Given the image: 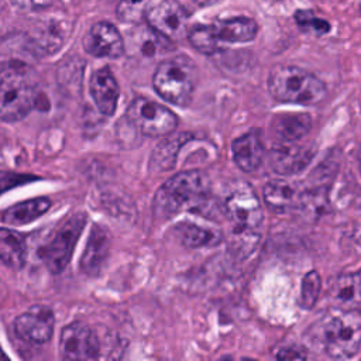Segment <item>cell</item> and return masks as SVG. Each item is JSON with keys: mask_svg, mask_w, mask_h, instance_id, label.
I'll return each instance as SVG.
<instances>
[{"mask_svg": "<svg viewBox=\"0 0 361 361\" xmlns=\"http://www.w3.org/2000/svg\"><path fill=\"white\" fill-rule=\"evenodd\" d=\"M209 192L210 179L204 172L197 169L178 172L157 190L152 204L154 214L168 219L179 212L203 206Z\"/></svg>", "mask_w": 361, "mask_h": 361, "instance_id": "1", "label": "cell"}, {"mask_svg": "<svg viewBox=\"0 0 361 361\" xmlns=\"http://www.w3.org/2000/svg\"><path fill=\"white\" fill-rule=\"evenodd\" d=\"M35 103L30 65L21 59L0 61V120L18 121Z\"/></svg>", "mask_w": 361, "mask_h": 361, "instance_id": "2", "label": "cell"}, {"mask_svg": "<svg viewBox=\"0 0 361 361\" xmlns=\"http://www.w3.org/2000/svg\"><path fill=\"white\" fill-rule=\"evenodd\" d=\"M268 90L283 103L313 106L326 94V85L312 72L295 65H275L268 76Z\"/></svg>", "mask_w": 361, "mask_h": 361, "instance_id": "3", "label": "cell"}, {"mask_svg": "<svg viewBox=\"0 0 361 361\" xmlns=\"http://www.w3.org/2000/svg\"><path fill=\"white\" fill-rule=\"evenodd\" d=\"M196 83V66L185 55L162 61L152 76L155 92L175 106H188Z\"/></svg>", "mask_w": 361, "mask_h": 361, "instance_id": "4", "label": "cell"}, {"mask_svg": "<svg viewBox=\"0 0 361 361\" xmlns=\"http://www.w3.org/2000/svg\"><path fill=\"white\" fill-rule=\"evenodd\" d=\"M322 343L326 354L336 360L354 357L361 344L360 309L341 310L323 327Z\"/></svg>", "mask_w": 361, "mask_h": 361, "instance_id": "5", "label": "cell"}, {"mask_svg": "<svg viewBox=\"0 0 361 361\" xmlns=\"http://www.w3.org/2000/svg\"><path fill=\"white\" fill-rule=\"evenodd\" d=\"M221 207L231 227L240 235L251 234L262 224L264 214L259 200L254 189L243 180L233 183L224 193Z\"/></svg>", "mask_w": 361, "mask_h": 361, "instance_id": "6", "label": "cell"}, {"mask_svg": "<svg viewBox=\"0 0 361 361\" xmlns=\"http://www.w3.org/2000/svg\"><path fill=\"white\" fill-rule=\"evenodd\" d=\"M127 120L144 135L162 137L171 134L178 118L166 106L147 97H135L127 109Z\"/></svg>", "mask_w": 361, "mask_h": 361, "instance_id": "7", "label": "cell"}, {"mask_svg": "<svg viewBox=\"0 0 361 361\" xmlns=\"http://www.w3.org/2000/svg\"><path fill=\"white\" fill-rule=\"evenodd\" d=\"M85 223L86 217L83 213L72 214L58 227L52 238L42 247L41 258L52 274L62 272L69 264Z\"/></svg>", "mask_w": 361, "mask_h": 361, "instance_id": "8", "label": "cell"}, {"mask_svg": "<svg viewBox=\"0 0 361 361\" xmlns=\"http://www.w3.org/2000/svg\"><path fill=\"white\" fill-rule=\"evenodd\" d=\"M144 18L152 31L168 41L186 37L189 28V14L178 0H148Z\"/></svg>", "mask_w": 361, "mask_h": 361, "instance_id": "9", "label": "cell"}, {"mask_svg": "<svg viewBox=\"0 0 361 361\" xmlns=\"http://www.w3.org/2000/svg\"><path fill=\"white\" fill-rule=\"evenodd\" d=\"M59 347L66 360H96L102 350L96 331L82 322H73L62 330Z\"/></svg>", "mask_w": 361, "mask_h": 361, "instance_id": "10", "label": "cell"}, {"mask_svg": "<svg viewBox=\"0 0 361 361\" xmlns=\"http://www.w3.org/2000/svg\"><path fill=\"white\" fill-rule=\"evenodd\" d=\"M54 326V313L47 306H34L14 320L17 336L30 344H44L49 341Z\"/></svg>", "mask_w": 361, "mask_h": 361, "instance_id": "11", "label": "cell"}, {"mask_svg": "<svg viewBox=\"0 0 361 361\" xmlns=\"http://www.w3.org/2000/svg\"><path fill=\"white\" fill-rule=\"evenodd\" d=\"M83 48L97 58H118L124 54V41L113 24L99 21L83 37Z\"/></svg>", "mask_w": 361, "mask_h": 361, "instance_id": "12", "label": "cell"}, {"mask_svg": "<svg viewBox=\"0 0 361 361\" xmlns=\"http://www.w3.org/2000/svg\"><path fill=\"white\" fill-rule=\"evenodd\" d=\"M111 245V234L104 226L93 224L85 251L80 258V268L89 276H96L103 269Z\"/></svg>", "mask_w": 361, "mask_h": 361, "instance_id": "13", "label": "cell"}, {"mask_svg": "<svg viewBox=\"0 0 361 361\" xmlns=\"http://www.w3.org/2000/svg\"><path fill=\"white\" fill-rule=\"evenodd\" d=\"M89 89L99 111L104 116H111L117 109L120 87L114 75L107 66L99 68L93 72Z\"/></svg>", "mask_w": 361, "mask_h": 361, "instance_id": "14", "label": "cell"}, {"mask_svg": "<svg viewBox=\"0 0 361 361\" xmlns=\"http://www.w3.org/2000/svg\"><path fill=\"white\" fill-rule=\"evenodd\" d=\"M312 157V151L296 142H279L269 151V165L276 173L293 175L305 169Z\"/></svg>", "mask_w": 361, "mask_h": 361, "instance_id": "15", "label": "cell"}, {"mask_svg": "<svg viewBox=\"0 0 361 361\" xmlns=\"http://www.w3.org/2000/svg\"><path fill=\"white\" fill-rule=\"evenodd\" d=\"M214 42L220 47V42L237 44L248 42L257 37L258 25L250 17H231L226 20H217L209 24Z\"/></svg>", "mask_w": 361, "mask_h": 361, "instance_id": "16", "label": "cell"}, {"mask_svg": "<svg viewBox=\"0 0 361 361\" xmlns=\"http://www.w3.org/2000/svg\"><path fill=\"white\" fill-rule=\"evenodd\" d=\"M173 234L179 243L188 248L212 247L217 245L223 240V233L219 228L190 220L176 223L173 227Z\"/></svg>", "mask_w": 361, "mask_h": 361, "instance_id": "17", "label": "cell"}, {"mask_svg": "<svg viewBox=\"0 0 361 361\" xmlns=\"http://www.w3.org/2000/svg\"><path fill=\"white\" fill-rule=\"evenodd\" d=\"M234 162L244 172L255 171L265 154L264 144L257 131H250L235 138L231 144Z\"/></svg>", "mask_w": 361, "mask_h": 361, "instance_id": "18", "label": "cell"}, {"mask_svg": "<svg viewBox=\"0 0 361 361\" xmlns=\"http://www.w3.org/2000/svg\"><path fill=\"white\" fill-rule=\"evenodd\" d=\"M65 31L62 21L56 18H47L38 21L31 34L28 35V42L35 52L51 54L61 48L63 44Z\"/></svg>", "mask_w": 361, "mask_h": 361, "instance_id": "19", "label": "cell"}, {"mask_svg": "<svg viewBox=\"0 0 361 361\" xmlns=\"http://www.w3.org/2000/svg\"><path fill=\"white\" fill-rule=\"evenodd\" d=\"M269 127L279 142H296L310 131L312 118L305 113H285L275 116Z\"/></svg>", "mask_w": 361, "mask_h": 361, "instance_id": "20", "label": "cell"}, {"mask_svg": "<svg viewBox=\"0 0 361 361\" xmlns=\"http://www.w3.org/2000/svg\"><path fill=\"white\" fill-rule=\"evenodd\" d=\"M330 296L341 310L360 307V272L341 274L331 281Z\"/></svg>", "mask_w": 361, "mask_h": 361, "instance_id": "21", "label": "cell"}, {"mask_svg": "<svg viewBox=\"0 0 361 361\" xmlns=\"http://www.w3.org/2000/svg\"><path fill=\"white\" fill-rule=\"evenodd\" d=\"M264 200L269 209L278 213H285L298 206L299 195L296 189L283 180H272L264 186Z\"/></svg>", "mask_w": 361, "mask_h": 361, "instance_id": "22", "label": "cell"}, {"mask_svg": "<svg viewBox=\"0 0 361 361\" xmlns=\"http://www.w3.org/2000/svg\"><path fill=\"white\" fill-rule=\"evenodd\" d=\"M25 240L10 228L0 227V261L10 268L18 269L25 261Z\"/></svg>", "mask_w": 361, "mask_h": 361, "instance_id": "23", "label": "cell"}, {"mask_svg": "<svg viewBox=\"0 0 361 361\" xmlns=\"http://www.w3.org/2000/svg\"><path fill=\"white\" fill-rule=\"evenodd\" d=\"M51 207V200L47 197H35L8 207L3 213V221L13 226H20L38 219Z\"/></svg>", "mask_w": 361, "mask_h": 361, "instance_id": "24", "label": "cell"}, {"mask_svg": "<svg viewBox=\"0 0 361 361\" xmlns=\"http://www.w3.org/2000/svg\"><path fill=\"white\" fill-rule=\"evenodd\" d=\"M188 140V137L178 135V137H171L162 141L159 145L152 152L151 157V166L158 168V171H168L175 166L176 162V155L179 147Z\"/></svg>", "mask_w": 361, "mask_h": 361, "instance_id": "25", "label": "cell"}, {"mask_svg": "<svg viewBox=\"0 0 361 361\" xmlns=\"http://www.w3.org/2000/svg\"><path fill=\"white\" fill-rule=\"evenodd\" d=\"M186 38L189 39L190 45L206 55H212L219 49V45L214 42L209 24H196L190 28H188Z\"/></svg>", "mask_w": 361, "mask_h": 361, "instance_id": "26", "label": "cell"}, {"mask_svg": "<svg viewBox=\"0 0 361 361\" xmlns=\"http://www.w3.org/2000/svg\"><path fill=\"white\" fill-rule=\"evenodd\" d=\"M322 290V278L317 271H309L300 285V306L306 310H310L319 298Z\"/></svg>", "mask_w": 361, "mask_h": 361, "instance_id": "27", "label": "cell"}, {"mask_svg": "<svg viewBox=\"0 0 361 361\" xmlns=\"http://www.w3.org/2000/svg\"><path fill=\"white\" fill-rule=\"evenodd\" d=\"M295 20H296V24L300 27V30H303L306 32H313V34L322 35V34L329 32V30H330V24L326 20L317 17L314 13H312L309 10L296 11Z\"/></svg>", "mask_w": 361, "mask_h": 361, "instance_id": "28", "label": "cell"}, {"mask_svg": "<svg viewBox=\"0 0 361 361\" xmlns=\"http://www.w3.org/2000/svg\"><path fill=\"white\" fill-rule=\"evenodd\" d=\"M148 0H121L117 6V16L126 23H138L144 18V10Z\"/></svg>", "mask_w": 361, "mask_h": 361, "instance_id": "29", "label": "cell"}, {"mask_svg": "<svg viewBox=\"0 0 361 361\" xmlns=\"http://www.w3.org/2000/svg\"><path fill=\"white\" fill-rule=\"evenodd\" d=\"M32 179L30 175H23V173H16V172H8V171H0V195L18 186L23 183H27Z\"/></svg>", "mask_w": 361, "mask_h": 361, "instance_id": "30", "label": "cell"}, {"mask_svg": "<svg viewBox=\"0 0 361 361\" xmlns=\"http://www.w3.org/2000/svg\"><path fill=\"white\" fill-rule=\"evenodd\" d=\"M11 3L21 10H41L49 6L51 0H11Z\"/></svg>", "mask_w": 361, "mask_h": 361, "instance_id": "31", "label": "cell"}, {"mask_svg": "<svg viewBox=\"0 0 361 361\" xmlns=\"http://www.w3.org/2000/svg\"><path fill=\"white\" fill-rule=\"evenodd\" d=\"M276 358L279 360H305L306 353L302 348L298 347H289V348H282L276 354Z\"/></svg>", "mask_w": 361, "mask_h": 361, "instance_id": "32", "label": "cell"}, {"mask_svg": "<svg viewBox=\"0 0 361 361\" xmlns=\"http://www.w3.org/2000/svg\"><path fill=\"white\" fill-rule=\"evenodd\" d=\"M200 7H207V6H210V4H213V3H217V1H220V0H195Z\"/></svg>", "mask_w": 361, "mask_h": 361, "instance_id": "33", "label": "cell"}, {"mask_svg": "<svg viewBox=\"0 0 361 361\" xmlns=\"http://www.w3.org/2000/svg\"><path fill=\"white\" fill-rule=\"evenodd\" d=\"M0 358H3V360H4V358H7V357H6V355H4V354L0 351Z\"/></svg>", "mask_w": 361, "mask_h": 361, "instance_id": "34", "label": "cell"}]
</instances>
